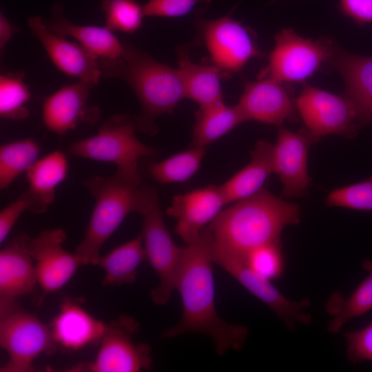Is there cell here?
I'll return each instance as SVG.
<instances>
[{"mask_svg": "<svg viewBox=\"0 0 372 372\" xmlns=\"http://www.w3.org/2000/svg\"><path fill=\"white\" fill-rule=\"evenodd\" d=\"M141 235L146 260L154 270L158 285L150 293L155 304H166L176 290L181 265L183 247H178L169 232L163 217L158 200L144 213Z\"/></svg>", "mask_w": 372, "mask_h": 372, "instance_id": "cell-9", "label": "cell"}, {"mask_svg": "<svg viewBox=\"0 0 372 372\" xmlns=\"http://www.w3.org/2000/svg\"><path fill=\"white\" fill-rule=\"evenodd\" d=\"M45 25L61 37H70L99 59H114L124 51L123 42L120 41L113 32L105 26L76 25L68 21L63 14L60 4H56L50 19H43Z\"/></svg>", "mask_w": 372, "mask_h": 372, "instance_id": "cell-22", "label": "cell"}, {"mask_svg": "<svg viewBox=\"0 0 372 372\" xmlns=\"http://www.w3.org/2000/svg\"><path fill=\"white\" fill-rule=\"evenodd\" d=\"M206 150V147H191L163 161L152 163L149 174L161 184L186 182L198 170Z\"/></svg>", "mask_w": 372, "mask_h": 372, "instance_id": "cell-30", "label": "cell"}, {"mask_svg": "<svg viewBox=\"0 0 372 372\" xmlns=\"http://www.w3.org/2000/svg\"><path fill=\"white\" fill-rule=\"evenodd\" d=\"M209 245L201 235L197 242L183 247L176 289L182 300V316L176 325L165 329L162 337L171 339L198 333L212 340L216 353L241 350L248 338L246 326L230 324L216 309L214 280Z\"/></svg>", "mask_w": 372, "mask_h": 372, "instance_id": "cell-1", "label": "cell"}, {"mask_svg": "<svg viewBox=\"0 0 372 372\" xmlns=\"http://www.w3.org/2000/svg\"><path fill=\"white\" fill-rule=\"evenodd\" d=\"M214 264L218 265L253 296L269 307L290 331L296 325H309L311 316L305 309L311 302L307 298L293 301L286 298L267 279L251 269L243 259L210 251Z\"/></svg>", "mask_w": 372, "mask_h": 372, "instance_id": "cell-12", "label": "cell"}, {"mask_svg": "<svg viewBox=\"0 0 372 372\" xmlns=\"http://www.w3.org/2000/svg\"><path fill=\"white\" fill-rule=\"evenodd\" d=\"M340 8L358 24L372 23V0H340Z\"/></svg>", "mask_w": 372, "mask_h": 372, "instance_id": "cell-38", "label": "cell"}, {"mask_svg": "<svg viewBox=\"0 0 372 372\" xmlns=\"http://www.w3.org/2000/svg\"><path fill=\"white\" fill-rule=\"evenodd\" d=\"M243 260L251 269L271 280L280 278L285 270L281 242L259 247L250 251Z\"/></svg>", "mask_w": 372, "mask_h": 372, "instance_id": "cell-34", "label": "cell"}, {"mask_svg": "<svg viewBox=\"0 0 372 372\" xmlns=\"http://www.w3.org/2000/svg\"><path fill=\"white\" fill-rule=\"evenodd\" d=\"M330 64L342 77L344 95L355 105L362 125L372 123V57L336 48Z\"/></svg>", "mask_w": 372, "mask_h": 372, "instance_id": "cell-21", "label": "cell"}, {"mask_svg": "<svg viewBox=\"0 0 372 372\" xmlns=\"http://www.w3.org/2000/svg\"><path fill=\"white\" fill-rule=\"evenodd\" d=\"M19 30L15 27L6 17L0 14V50L2 52L6 43Z\"/></svg>", "mask_w": 372, "mask_h": 372, "instance_id": "cell-39", "label": "cell"}, {"mask_svg": "<svg viewBox=\"0 0 372 372\" xmlns=\"http://www.w3.org/2000/svg\"><path fill=\"white\" fill-rule=\"evenodd\" d=\"M22 70L1 74L0 76V116L13 121L27 118L30 111L26 107L31 98Z\"/></svg>", "mask_w": 372, "mask_h": 372, "instance_id": "cell-31", "label": "cell"}, {"mask_svg": "<svg viewBox=\"0 0 372 372\" xmlns=\"http://www.w3.org/2000/svg\"><path fill=\"white\" fill-rule=\"evenodd\" d=\"M30 238L22 233L0 251V307L17 305V299L32 293L38 285Z\"/></svg>", "mask_w": 372, "mask_h": 372, "instance_id": "cell-19", "label": "cell"}, {"mask_svg": "<svg viewBox=\"0 0 372 372\" xmlns=\"http://www.w3.org/2000/svg\"><path fill=\"white\" fill-rule=\"evenodd\" d=\"M95 85L83 81L63 86L47 96L43 103L42 118L45 127L58 135H64L81 122L93 124L100 110L87 106L91 90Z\"/></svg>", "mask_w": 372, "mask_h": 372, "instance_id": "cell-17", "label": "cell"}, {"mask_svg": "<svg viewBox=\"0 0 372 372\" xmlns=\"http://www.w3.org/2000/svg\"><path fill=\"white\" fill-rule=\"evenodd\" d=\"M226 205L220 186L208 185L174 196L166 213L176 220L175 233L189 245L200 240L203 229Z\"/></svg>", "mask_w": 372, "mask_h": 372, "instance_id": "cell-15", "label": "cell"}, {"mask_svg": "<svg viewBox=\"0 0 372 372\" xmlns=\"http://www.w3.org/2000/svg\"><path fill=\"white\" fill-rule=\"evenodd\" d=\"M213 0H149L143 5L145 17H178L189 13L200 3Z\"/></svg>", "mask_w": 372, "mask_h": 372, "instance_id": "cell-37", "label": "cell"}, {"mask_svg": "<svg viewBox=\"0 0 372 372\" xmlns=\"http://www.w3.org/2000/svg\"><path fill=\"white\" fill-rule=\"evenodd\" d=\"M300 222L297 204L262 188L223 209L201 234L211 252L244 259L259 247L281 242L283 229Z\"/></svg>", "mask_w": 372, "mask_h": 372, "instance_id": "cell-2", "label": "cell"}, {"mask_svg": "<svg viewBox=\"0 0 372 372\" xmlns=\"http://www.w3.org/2000/svg\"><path fill=\"white\" fill-rule=\"evenodd\" d=\"M101 9L105 14V26L113 32H135L145 17L143 5L137 0H102Z\"/></svg>", "mask_w": 372, "mask_h": 372, "instance_id": "cell-32", "label": "cell"}, {"mask_svg": "<svg viewBox=\"0 0 372 372\" xmlns=\"http://www.w3.org/2000/svg\"><path fill=\"white\" fill-rule=\"evenodd\" d=\"M273 145L259 141L250 152V162L230 179L220 185L227 203L250 197L263 188L273 170Z\"/></svg>", "mask_w": 372, "mask_h": 372, "instance_id": "cell-23", "label": "cell"}, {"mask_svg": "<svg viewBox=\"0 0 372 372\" xmlns=\"http://www.w3.org/2000/svg\"><path fill=\"white\" fill-rule=\"evenodd\" d=\"M325 204L329 207L372 211V176L331 191L325 198Z\"/></svg>", "mask_w": 372, "mask_h": 372, "instance_id": "cell-33", "label": "cell"}, {"mask_svg": "<svg viewBox=\"0 0 372 372\" xmlns=\"http://www.w3.org/2000/svg\"><path fill=\"white\" fill-rule=\"evenodd\" d=\"M41 149L33 139L23 138L0 146V189L8 187L39 159Z\"/></svg>", "mask_w": 372, "mask_h": 372, "instance_id": "cell-29", "label": "cell"}, {"mask_svg": "<svg viewBox=\"0 0 372 372\" xmlns=\"http://www.w3.org/2000/svg\"><path fill=\"white\" fill-rule=\"evenodd\" d=\"M139 324L123 314L107 324L96 358L71 366L72 372H138L152 369L151 348L136 343L133 337Z\"/></svg>", "mask_w": 372, "mask_h": 372, "instance_id": "cell-7", "label": "cell"}, {"mask_svg": "<svg viewBox=\"0 0 372 372\" xmlns=\"http://www.w3.org/2000/svg\"><path fill=\"white\" fill-rule=\"evenodd\" d=\"M48 206L40 200L28 189L19 197L12 202L0 212V243L1 244L10 234L19 217L26 211L34 214H42Z\"/></svg>", "mask_w": 372, "mask_h": 372, "instance_id": "cell-35", "label": "cell"}, {"mask_svg": "<svg viewBox=\"0 0 372 372\" xmlns=\"http://www.w3.org/2000/svg\"><path fill=\"white\" fill-rule=\"evenodd\" d=\"M68 161L65 154L53 151L38 159L25 172L28 189L49 206L55 198V191L67 177Z\"/></svg>", "mask_w": 372, "mask_h": 372, "instance_id": "cell-28", "label": "cell"}, {"mask_svg": "<svg viewBox=\"0 0 372 372\" xmlns=\"http://www.w3.org/2000/svg\"><path fill=\"white\" fill-rule=\"evenodd\" d=\"M0 344L8 355L1 372L34 371L40 355H53L58 344L50 327L35 315L17 309L0 316Z\"/></svg>", "mask_w": 372, "mask_h": 372, "instance_id": "cell-8", "label": "cell"}, {"mask_svg": "<svg viewBox=\"0 0 372 372\" xmlns=\"http://www.w3.org/2000/svg\"><path fill=\"white\" fill-rule=\"evenodd\" d=\"M295 105L305 128L318 140L329 134L353 138L362 125L355 105L344 94H334L306 82Z\"/></svg>", "mask_w": 372, "mask_h": 372, "instance_id": "cell-10", "label": "cell"}, {"mask_svg": "<svg viewBox=\"0 0 372 372\" xmlns=\"http://www.w3.org/2000/svg\"><path fill=\"white\" fill-rule=\"evenodd\" d=\"M123 45L120 57L99 59L101 76L118 79L129 85L141 105V113L134 116L136 129L153 135L157 132L156 118L173 113L185 98L183 79L178 68L157 61L127 42Z\"/></svg>", "mask_w": 372, "mask_h": 372, "instance_id": "cell-3", "label": "cell"}, {"mask_svg": "<svg viewBox=\"0 0 372 372\" xmlns=\"http://www.w3.org/2000/svg\"><path fill=\"white\" fill-rule=\"evenodd\" d=\"M198 28L212 65L227 78L240 70L251 59L263 56L252 32L229 13L214 20L201 19Z\"/></svg>", "mask_w": 372, "mask_h": 372, "instance_id": "cell-11", "label": "cell"}, {"mask_svg": "<svg viewBox=\"0 0 372 372\" xmlns=\"http://www.w3.org/2000/svg\"><path fill=\"white\" fill-rule=\"evenodd\" d=\"M107 324L96 318L79 303L64 298L50 329L58 346L77 351L100 342Z\"/></svg>", "mask_w": 372, "mask_h": 372, "instance_id": "cell-20", "label": "cell"}, {"mask_svg": "<svg viewBox=\"0 0 372 372\" xmlns=\"http://www.w3.org/2000/svg\"><path fill=\"white\" fill-rule=\"evenodd\" d=\"M178 65L184 84L185 98L197 103L199 107L223 101L220 81L227 77L217 67L212 64L194 63L186 48L178 51Z\"/></svg>", "mask_w": 372, "mask_h": 372, "instance_id": "cell-24", "label": "cell"}, {"mask_svg": "<svg viewBox=\"0 0 372 372\" xmlns=\"http://www.w3.org/2000/svg\"><path fill=\"white\" fill-rule=\"evenodd\" d=\"M362 266L367 275L352 293L346 298L335 291L325 304V311L331 317L327 324L331 333H338L350 320L372 309V260H364Z\"/></svg>", "mask_w": 372, "mask_h": 372, "instance_id": "cell-25", "label": "cell"}, {"mask_svg": "<svg viewBox=\"0 0 372 372\" xmlns=\"http://www.w3.org/2000/svg\"><path fill=\"white\" fill-rule=\"evenodd\" d=\"M335 50L330 41L305 39L292 29H283L276 34L268 65L258 79L304 83L324 63H331Z\"/></svg>", "mask_w": 372, "mask_h": 372, "instance_id": "cell-6", "label": "cell"}, {"mask_svg": "<svg viewBox=\"0 0 372 372\" xmlns=\"http://www.w3.org/2000/svg\"><path fill=\"white\" fill-rule=\"evenodd\" d=\"M318 141L305 127L298 132L282 125L278 127L273 145V170L282 184L285 198H301L307 194L311 182L307 168L309 150Z\"/></svg>", "mask_w": 372, "mask_h": 372, "instance_id": "cell-13", "label": "cell"}, {"mask_svg": "<svg viewBox=\"0 0 372 372\" xmlns=\"http://www.w3.org/2000/svg\"><path fill=\"white\" fill-rule=\"evenodd\" d=\"M28 25L60 71L95 86L98 84L102 77L98 56L81 45L70 42L52 32L47 28L41 17H30Z\"/></svg>", "mask_w": 372, "mask_h": 372, "instance_id": "cell-16", "label": "cell"}, {"mask_svg": "<svg viewBox=\"0 0 372 372\" xmlns=\"http://www.w3.org/2000/svg\"><path fill=\"white\" fill-rule=\"evenodd\" d=\"M270 78L245 83L236 104L245 121H256L280 127L293 117L296 109L282 84Z\"/></svg>", "mask_w": 372, "mask_h": 372, "instance_id": "cell-18", "label": "cell"}, {"mask_svg": "<svg viewBox=\"0 0 372 372\" xmlns=\"http://www.w3.org/2000/svg\"><path fill=\"white\" fill-rule=\"evenodd\" d=\"M347 357L354 364L372 361V322L360 330L344 333Z\"/></svg>", "mask_w": 372, "mask_h": 372, "instance_id": "cell-36", "label": "cell"}, {"mask_svg": "<svg viewBox=\"0 0 372 372\" xmlns=\"http://www.w3.org/2000/svg\"><path fill=\"white\" fill-rule=\"evenodd\" d=\"M65 231L46 229L30 239L29 249L34 262L38 285L43 296L63 287L72 278L81 263L74 254L63 248Z\"/></svg>", "mask_w": 372, "mask_h": 372, "instance_id": "cell-14", "label": "cell"}, {"mask_svg": "<svg viewBox=\"0 0 372 372\" xmlns=\"http://www.w3.org/2000/svg\"><path fill=\"white\" fill-rule=\"evenodd\" d=\"M146 260L141 233L132 240L100 256L96 265L105 271L104 287L121 286L136 280L138 269Z\"/></svg>", "mask_w": 372, "mask_h": 372, "instance_id": "cell-26", "label": "cell"}, {"mask_svg": "<svg viewBox=\"0 0 372 372\" xmlns=\"http://www.w3.org/2000/svg\"><path fill=\"white\" fill-rule=\"evenodd\" d=\"M136 130L134 116L114 114L103 123L96 134L72 143L68 152L82 158L113 163L117 174L141 184L139 159L154 156L158 151L143 143L135 134Z\"/></svg>", "mask_w": 372, "mask_h": 372, "instance_id": "cell-5", "label": "cell"}, {"mask_svg": "<svg viewBox=\"0 0 372 372\" xmlns=\"http://www.w3.org/2000/svg\"><path fill=\"white\" fill-rule=\"evenodd\" d=\"M245 121L237 105L227 106L222 101L199 107L195 114L190 146L207 147Z\"/></svg>", "mask_w": 372, "mask_h": 372, "instance_id": "cell-27", "label": "cell"}, {"mask_svg": "<svg viewBox=\"0 0 372 372\" xmlns=\"http://www.w3.org/2000/svg\"><path fill=\"white\" fill-rule=\"evenodd\" d=\"M83 185L95 203L85 235L74 254L81 265H96L103 245L127 216L132 212L141 215L158 197L153 188L116 173L110 176H92L84 180Z\"/></svg>", "mask_w": 372, "mask_h": 372, "instance_id": "cell-4", "label": "cell"}]
</instances>
